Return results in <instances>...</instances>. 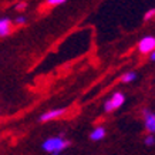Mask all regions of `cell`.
Segmentation results:
<instances>
[{
	"label": "cell",
	"instance_id": "9c48e42d",
	"mask_svg": "<svg viewBox=\"0 0 155 155\" xmlns=\"http://www.w3.org/2000/svg\"><path fill=\"white\" fill-rule=\"evenodd\" d=\"M154 14H155V10H154V9L148 10V12L145 13V16H144V20H150V19H152V17H154Z\"/></svg>",
	"mask_w": 155,
	"mask_h": 155
},
{
	"label": "cell",
	"instance_id": "5b68a950",
	"mask_svg": "<svg viewBox=\"0 0 155 155\" xmlns=\"http://www.w3.org/2000/svg\"><path fill=\"white\" fill-rule=\"evenodd\" d=\"M12 20L7 19V17H3L0 19V37H5V36H9L12 33Z\"/></svg>",
	"mask_w": 155,
	"mask_h": 155
},
{
	"label": "cell",
	"instance_id": "7c38bea8",
	"mask_svg": "<svg viewBox=\"0 0 155 155\" xmlns=\"http://www.w3.org/2000/svg\"><path fill=\"white\" fill-rule=\"evenodd\" d=\"M26 21H27V20H26V17H23V16H20V17L16 19V24H20V26H21V24H26Z\"/></svg>",
	"mask_w": 155,
	"mask_h": 155
},
{
	"label": "cell",
	"instance_id": "4fadbf2b",
	"mask_svg": "<svg viewBox=\"0 0 155 155\" xmlns=\"http://www.w3.org/2000/svg\"><path fill=\"white\" fill-rule=\"evenodd\" d=\"M24 9H26V3H19V5L16 6V10H19V12H21Z\"/></svg>",
	"mask_w": 155,
	"mask_h": 155
},
{
	"label": "cell",
	"instance_id": "ba28073f",
	"mask_svg": "<svg viewBox=\"0 0 155 155\" xmlns=\"http://www.w3.org/2000/svg\"><path fill=\"white\" fill-rule=\"evenodd\" d=\"M137 78V74L134 71H130V73H125V74L121 77V81L122 83H132V81Z\"/></svg>",
	"mask_w": 155,
	"mask_h": 155
},
{
	"label": "cell",
	"instance_id": "30bf717a",
	"mask_svg": "<svg viewBox=\"0 0 155 155\" xmlns=\"http://www.w3.org/2000/svg\"><path fill=\"white\" fill-rule=\"evenodd\" d=\"M47 3L51 6H57V5H64L66 2H64V0H48Z\"/></svg>",
	"mask_w": 155,
	"mask_h": 155
},
{
	"label": "cell",
	"instance_id": "5bb4252c",
	"mask_svg": "<svg viewBox=\"0 0 155 155\" xmlns=\"http://www.w3.org/2000/svg\"><path fill=\"white\" fill-rule=\"evenodd\" d=\"M150 58H151V61H154V60H155V53H154V51H152V53L150 54Z\"/></svg>",
	"mask_w": 155,
	"mask_h": 155
},
{
	"label": "cell",
	"instance_id": "52a82bcc",
	"mask_svg": "<svg viewBox=\"0 0 155 155\" xmlns=\"http://www.w3.org/2000/svg\"><path fill=\"white\" fill-rule=\"evenodd\" d=\"M104 137H105V130L103 127H97L93 130V132L90 134V138L93 140V141H100V140H103Z\"/></svg>",
	"mask_w": 155,
	"mask_h": 155
},
{
	"label": "cell",
	"instance_id": "8fae6325",
	"mask_svg": "<svg viewBox=\"0 0 155 155\" xmlns=\"http://www.w3.org/2000/svg\"><path fill=\"white\" fill-rule=\"evenodd\" d=\"M154 142H155V140H154V135L147 137V140H145V144H147V145H154Z\"/></svg>",
	"mask_w": 155,
	"mask_h": 155
},
{
	"label": "cell",
	"instance_id": "7a4b0ae2",
	"mask_svg": "<svg viewBox=\"0 0 155 155\" xmlns=\"http://www.w3.org/2000/svg\"><path fill=\"white\" fill-rule=\"evenodd\" d=\"M124 101H125V97H124V94L122 93H115V94H113V97L110 100H107L105 101V111L107 113H111V111H114V110H117V108H120L124 104Z\"/></svg>",
	"mask_w": 155,
	"mask_h": 155
},
{
	"label": "cell",
	"instance_id": "3957f363",
	"mask_svg": "<svg viewBox=\"0 0 155 155\" xmlns=\"http://www.w3.org/2000/svg\"><path fill=\"white\" fill-rule=\"evenodd\" d=\"M154 47H155V37L154 36H145V37L140 41V44H138L140 51L144 53V54L152 53L154 51Z\"/></svg>",
	"mask_w": 155,
	"mask_h": 155
},
{
	"label": "cell",
	"instance_id": "6da1fadb",
	"mask_svg": "<svg viewBox=\"0 0 155 155\" xmlns=\"http://www.w3.org/2000/svg\"><path fill=\"white\" fill-rule=\"evenodd\" d=\"M70 147V141L64 140L63 137H53V138H47L43 142V150L46 152H51V154H58L61 151H64L66 148Z\"/></svg>",
	"mask_w": 155,
	"mask_h": 155
},
{
	"label": "cell",
	"instance_id": "277c9868",
	"mask_svg": "<svg viewBox=\"0 0 155 155\" xmlns=\"http://www.w3.org/2000/svg\"><path fill=\"white\" fill-rule=\"evenodd\" d=\"M66 113V110L64 108H56V110H50V111H47V113H44L41 115V118H40V121L41 122H47L50 121V120H56V118L61 117L63 114Z\"/></svg>",
	"mask_w": 155,
	"mask_h": 155
},
{
	"label": "cell",
	"instance_id": "8992f818",
	"mask_svg": "<svg viewBox=\"0 0 155 155\" xmlns=\"http://www.w3.org/2000/svg\"><path fill=\"white\" fill-rule=\"evenodd\" d=\"M144 115H145V128L151 134H154L155 131V115L154 113H151L150 110H145L144 111Z\"/></svg>",
	"mask_w": 155,
	"mask_h": 155
}]
</instances>
